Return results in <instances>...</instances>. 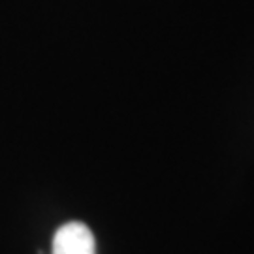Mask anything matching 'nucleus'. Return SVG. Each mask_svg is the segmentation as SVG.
<instances>
[{"label": "nucleus", "instance_id": "nucleus-1", "mask_svg": "<svg viewBox=\"0 0 254 254\" xmlns=\"http://www.w3.org/2000/svg\"><path fill=\"white\" fill-rule=\"evenodd\" d=\"M53 254H96L94 236L83 222H66L53 237Z\"/></svg>", "mask_w": 254, "mask_h": 254}]
</instances>
